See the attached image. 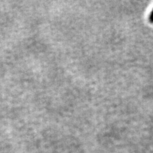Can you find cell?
<instances>
[{
  "mask_svg": "<svg viewBox=\"0 0 153 153\" xmlns=\"http://www.w3.org/2000/svg\"><path fill=\"white\" fill-rule=\"evenodd\" d=\"M149 21L151 23H153V10L152 11V12L151 13V15H150L149 17Z\"/></svg>",
  "mask_w": 153,
  "mask_h": 153,
  "instance_id": "6da1fadb",
  "label": "cell"
}]
</instances>
